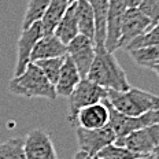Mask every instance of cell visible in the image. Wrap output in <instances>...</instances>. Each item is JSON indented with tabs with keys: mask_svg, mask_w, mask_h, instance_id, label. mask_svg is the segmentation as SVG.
<instances>
[{
	"mask_svg": "<svg viewBox=\"0 0 159 159\" xmlns=\"http://www.w3.org/2000/svg\"><path fill=\"white\" fill-rule=\"evenodd\" d=\"M87 78L106 91L124 92L130 88L126 73L119 65L114 54L107 52L104 47H96V55Z\"/></svg>",
	"mask_w": 159,
	"mask_h": 159,
	"instance_id": "cell-1",
	"label": "cell"
},
{
	"mask_svg": "<svg viewBox=\"0 0 159 159\" xmlns=\"http://www.w3.org/2000/svg\"><path fill=\"white\" fill-rule=\"evenodd\" d=\"M107 102L118 112L128 117H140L150 111L159 110V96L140 88L128 91H107Z\"/></svg>",
	"mask_w": 159,
	"mask_h": 159,
	"instance_id": "cell-2",
	"label": "cell"
},
{
	"mask_svg": "<svg viewBox=\"0 0 159 159\" xmlns=\"http://www.w3.org/2000/svg\"><path fill=\"white\" fill-rule=\"evenodd\" d=\"M8 91L15 96H24L29 99L43 98L47 100H55L58 98L55 87L32 62L28 65V67L22 74L10 80Z\"/></svg>",
	"mask_w": 159,
	"mask_h": 159,
	"instance_id": "cell-3",
	"label": "cell"
},
{
	"mask_svg": "<svg viewBox=\"0 0 159 159\" xmlns=\"http://www.w3.org/2000/svg\"><path fill=\"white\" fill-rule=\"evenodd\" d=\"M104 103L108 108V114H110L108 126L111 128V130L114 132L115 137H117L115 141L122 140L136 130L159 124V110L145 112L140 117H128V115L121 114L115 108H112V106L107 102V99L104 100Z\"/></svg>",
	"mask_w": 159,
	"mask_h": 159,
	"instance_id": "cell-4",
	"label": "cell"
},
{
	"mask_svg": "<svg viewBox=\"0 0 159 159\" xmlns=\"http://www.w3.org/2000/svg\"><path fill=\"white\" fill-rule=\"evenodd\" d=\"M67 99V119L71 124V126H74L78 111L82 110L84 107H88V106L96 103H102L103 100H106L107 99V91L104 88L93 84L92 81H89L88 78H81V81L78 82V85L74 88V91L71 92Z\"/></svg>",
	"mask_w": 159,
	"mask_h": 159,
	"instance_id": "cell-5",
	"label": "cell"
},
{
	"mask_svg": "<svg viewBox=\"0 0 159 159\" xmlns=\"http://www.w3.org/2000/svg\"><path fill=\"white\" fill-rule=\"evenodd\" d=\"M66 55L71 59V62L77 67L81 78H87V74L96 55L95 41L82 34H78L66 45Z\"/></svg>",
	"mask_w": 159,
	"mask_h": 159,
	"instance_id": "cell-6",
	"label": "cell"
},
{
	"mask_svg": "<svg viewBox=\"0 0 159 159\" xmlns=\"http://www.w3.org/2000/svg\"><path fill=\"white\" fill-rule=\"evenodd\" d=\"M114 144L122 145V147L128 148L132 152L141 155V157L150 155L159 144V124L136 130L122 140L115 141Z\"/></svg>",
	"mask_w": 159,
	"mask_h": 159,
	"instance_id": "cell-7",
	"label": "cell"
},
{
	"mask_svg": "<svg viewBox=\"0 0 159 159\" xmlns=\"http://www.w3.org/2000/svg\"><path fill=\"white\" fill-rule=\"evenodd\" d=\"M75 129V137H77L80 151L87 152L88 155L96 158L104 147L115 143L117 137H115L114 132L111 128L104 126L102 129H95V130H87L82 128H74Z\"/></svg>",
	"mask_w": 159,
	"mask_h": 159,
	"instance_id": "cell-8",
	"label": "cell"
},
{
	"mask_svg": "<svg viewBox=\"0 0 159 159\" xmlns=\"http://www.w3.org/2000/svg\"><path fill=\"white\" fill-rule=\"evenodd\" d=\"M43 37V28L41 22L37 21L29 28L22 29L19 39L16 41V63L14 70V77H18L19 74L25 71L28 65L30 63L32 51L34 48L36 43Z\"/></svg>",
	"mask_w": 159,
	"mask_h": 159,
	"instance_id": "cell-9",
	"label": "cell"
},
{
	"mask_svg": "<svg viewBox=\"0 0 159 159\" xmlns=\"http://www.w3.org/2000/svg\"><path fill=\"white\" fill-rule=\"evenodd\" d=\"M151 28H154V26L150 22V19L141 14L139 8H126L121 26V37H119L118 43V49H125L134 39L147 33Z\"/></svg>",
	"mask_w": 159,
	"mask_h": 159,
	"instance_id": "cell-10",
	"label": "cell"
},
{
	"mask_svg": "<svg viewBox=\"0 0 159 159\" xmlns=\"http://www.w3.org/2000/svg\"><path fill=\"white\" fill-rule=\"evenodd\" d=\"M26 159H58L54 143L47 132L33 129L24 140Z\"/></svg>",
	"mask_w": 159,
	"mask_h": 159,
	"instance_id": "cell-11",
	"label": "cell"
},
{
	"mask_svg": "<svg viewBox=\"0 0 159 159\" xmlns=\"http://www.w3.org/2000/svg\"><path fill=\"white\" fill-rule=\"evenodd\" d=\"M126 11V6L122 0H110L107 14V29H106L104 48L107 52L114 54L118 49V43L121 37V26L124 21V15Z\"/></svg>",
	"mask_w": 159,
	"mask_h": 159,
	"instance_id": "cell-12",
	"label": "cell"
},
{
	"mask_svg": "<svg viewBox=\"0 0 159 159\" xmlns=\"http://www.w3.org/2000/svg\"><path fill=\"white\" fill-rule=\"evenodd\" d=\"M108 121H110V114H108V108L103 100L102 103L88 106V107L80 110L73 128L95 130V129H102L107 126Z\"/></svg>",
	"mask_w": 159,
	"mask_h": 159,
	"instance_id": "cell-13",
	"label": "cell"
},
{
	"mask_svg": "<svg viewBox=\"0 0 159 159\" xmlns=\"http://www.w3.org/2000/svg\"><path fill=\"white\" fill-rule=\"evenodd\" d=\"M66 55V45L61 43L54 34L43 36L41 39L36 43L34 48L32 51L30 62L34 63L37 61L43 59H51V58H61Z\"/></svg>",
	"mask_w": 159,
	"mask_h": 159,
	"instance_id": "cell-14",
	"label": "cell"
},
{
	"mask_svg": "<svg viewBox=\"0 0 159 159\" xmlns=\"http://www.w3.org/2000/svg\"><path fill=\"white\" fill-rule=\"evenodd\" d=\"M80 81H81V75H80L77 67L71 62V59L66 55L63 65H62V69H61V73H59L58 81L55 84L56 96L69 98L71 92L74 91V88L78 85Z\"/></svg>",
	"mask_w": 159,
	"mask_h": 159,
	"instance_id": "cell-15",
	"label": "cell"
},
{
	"mask_svg": "<svg viewBox=\"0 0 159 159\" xmlns=\"http://www.w3.org/2000/svg\"><path fill=\"white\" fill-rule=\"evenodd\" d=\"M95 18V47H104L110 0H87Z\"/></svg>",
	"mask_w": 159,
	"mask_h": 159,
	"instance_id": "cell-16",
	"label": "cell"
},
{
	"mask_svg": "<svg viewBox=\"0 0 159 159\" xmlns=\"http://www.w3.org/2000/svg\"><path fill=\"white\" fill-rule=\"evenodd\" d=\"M70 4V0H51L43 18L40 19L43 28V36L54 34L56 25L59 24V21L65 15V12L67 11Z\"/></svg>",
	"mask_w": 159,
	"mask_h": 159,
	"instance_id": "cell-17",
	"label": "cell"
},
{
	"mask_svg": "<svg viewBox=\"0 0 159 159\" xmlns=\"http://www.w3.org/2000/svg\"><path fill=\"white\" fill-rule=\"evenodd\" d=\"M77 19L78 33L95 41V18L92 8L87 0H77L73 3Z\"/></svg>",
	"mask_w": 159,
	"mask_h": 159,
	"instance_id": "cell-18",
	"label": "cell"
},
{
	"mask_svg": "<svg viewBox=\"0 0 159 159\" xmlns=\"http://www.w3.org/2000/svg\"><path fill=\"white\" fill-rule=\"evenodd\" d=\"M80 34L78 33V26H77V19H75V12H74V6L73 3L69 6L67 11L65 12V15L62 16V19L59 21V24L56 25L54 36L59 40L61 43H63L65 45H67L73 39H75Z\"/></svg>",
	"mask_w": 159,
	"mask_h": 159,
	"instance_id": "cell-19",
	"label": "cell"
},
{
	"mask_svg": "<svg viewBox=\"0 0 159 159\" xmlns=\"http://www.w3.org/2000/svg\"><path fill=\"white\" fill-rule=\"evenodd\" d=\"M130 58L134 61V63L143 67H154L159 65V45H152V47L139 48L134 51H130Z\"/></svg>",
	"mask_w": 159,
	"mask_h": 159,
	"instance_id": "cell-20",
	"label": "cell"
},
{
	"mask_svg": "<svg viewBox=\"0 0 159 159\" xmlns=\"http://www.w3.org/2000/svg\"><path fill=\"white\" fill-rule=\"evenodd\" d=\"M49 3H51V0H29L24 19H22V29L29 28L34 22L40 21L49 6Z\"/></svg>",
	"mask_w": 159,
	"mask_h": 159,
	"instance_id": "cell-21",
	"label": "cell"
},
{
	"mask_svg": "<svg viewBox=\"0 0 159 159\" xmlns=\"http://www.w3.org/2000/svg\"><path fill=\"white\" fill-rule=\"evenodd\" d=\"M65 56H61V58H51V59H43V61L34 62V65L41 70V73L45 75V78H47L54 87H55L56 81H58L59 73H61L62 65H63V61H65Z\"/></svg>",
	"mask_w": 159,
	"mask_h": 159,
	"instance_id": "cell-22",
	"label": "cell"
},
{
	"mask_svg": "<svg viewBox=\"0 0 159 159\" xmlns=\"http://www.w3.org/2000/svg\"><path fill=\"white\" fill-rule=\"evenodd\" d=\"M0 159H26L24 139H8L0 143Z\"/></svg>",
	"mask_w": 159,
	"mask_h": 159,
	"instance_id": "cell-23",
	"label": "cell"
},
{
	"mask_svg": "<svg viewBox=\"0 0 159 159\" xmlns=\"http://www.w3.org/2000/svg\"><path fill=\"white\" fill-rule=\"evenodd\" d=\"M141 158V155L134 154L128 148L117 144H110L104 147L103 150L96 155V159H137Z\"/></svg>",
	"mask_w": 159,
	"mask_h": 159,
	"instance_id": "cell-24",
	"label": "cell"
},
{
	"mask_svg": "<svg viewBox=\"0 0 159 159\" xmlns=\"http://www.w3.org/2000/svg\"><path fill=\"white\" fill-rule=\"evenodd\" d=\"M152 45H159V28H157V26L151 28L147 33H144V34L139 36L137 39H134L125 49L128 52H130L139 48L152 47Z\"/></svg>",
	"mask_w": 159,
	"mask_h": 159,
	"instance_id": "cell-25",
	"label": "cell"
},
{
	"mask_svg": "<svg viewBox=\"0 0 159 159\" xmlns=\"http://www.w3.org/2000/svg\"><path fill=\"white\" fill-rule=\"evenodd\" d=\"M137 8L141 14L150 19L152 26L159 24V0H141Z\"/></svg>",
	"mask_w": 159,
	"mask_h": 159,
	"instance_id": "cell-26",
	"label": "cell"
},
{
	"mask_svg": "<svg viewBox=\"0 0 159 159\" xmlns=\"http://www.w3.org/2000/svg\"><path fill=\"white\" fill-rule=\"evenodd\" d=\"M122 2L126 6V8H137L139 4L141 3V0H122Z\"/></svg>",
	"mask_w": 159,
	"mask_h": 159,
	"instance_id": "cell-27",
	"label": "cell"
},
{
	"mask_svg": "<svg viewBox=\"0 0 159 159\" xmlns=\"http://www.w3.org/2000/svg\"><path fill=\"white\" fill-rule=\"evenodd\" d=\"M73 159H96L93 157H91V155H88L87 152H84V151H78L77 154L74 155V158Z\"/></svg>",
	"mask_w": 159,
	"mask_h": 159,
	"instance_id": "cell-28",
	"label": "cell"
},
{
	"mask_svg": "<svg viewBox=\"0 0 159 159\" xmlns=\"http://www.w3.org/2000/svg\"><path fill=\"white\" fill-rule=\"evenodd\" d=\"M152 157H154V159H159V144L157 145V148L154 150V152H152Z\"/></svg>",
	"mask_w": 159,
	"mask_h": 159,
	"instance_id": "cell-29",
	"label": "cell"
},
{
	"mask_svg": "<svg viewBox=\"0 0 159 159\" xmlns=\"http://www.w3.org/2000/svg\"><path fill=\"white\" fill-rule=\"evenodd\" d=\"M151 70L152 71H155V74L159 77V65H157V66H154V67H151Z\"/></svg>",
	"mask_w": 159,
	"mask_h": 159,
	"instance_id": "cell-30",
	"label": "cell"
},
{
	"mask_svg": "<svg viewBox=\"0 0 159 159\" xmlns=\"http://www.w3.org/2000/svg\"><path fill=\"white\" fill-rule=\"evenodd\" d=\"M137 159H154V157H152V154H150V155H145V157H141Z\"/></svg>",
	"mask_w": 159,
	"mask_h": 159,
	"instance_id": "cell-31",
	"label": "cell"
},
{
	"mask_svg": "<svg viewBox=\"0 0 159 159\" xmlns=\"http://www.w3.org/2000/svg\"><path fill=\"white\" fill-rule=\"evenodd\" d=\"M74 2H77V0H70V3H74Z\"/></svg>",
	"mask_w": 159,
	"mask_h": 159,
	"instance_id": "cell-32",
	"label": "cell"
},
{
	"mask_svg": "<svg viewBox=\"0 0 159 159\" xmlns=\"http://www.w3.org/2000/svg\"><path fill=\"white\" fill-rule=\"evenodd\" d=\"M157 28H159V24H158V25H157Z\"/></svg>",
	"mask_w": 159,
	"mask_h": 159,
	"instance_id": "cell-33",
	"label": "cell"
}]
</instances>
